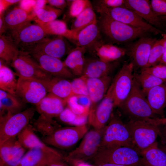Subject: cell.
<instances>
[{"label": "cell", "instance_id": "52", "mask_svg": "<svg viewBox=\"0 0 166 166\" xmlns=\"http://www.w3.org/2000/svg\"><path fill=\"white\" fill-rule=\"evenodd\" d=\"M4 13L0 14V35L3 34L7 30L4 18Z\"/></svg>", "mask_w": 166, "mask_h": 166}, {"label": "cell", "instance_id": "30", "mask_svg": "<svg viewBox=\"0 0 166 166\" xmlns=\"http://www.w3.org/2000/svg\"><path fill=\"white\" fill-rule=\"evenodd\" d=\"M25 104L16 95L0 90V117L6 114L13 115L22 112Z\"/></svg>", "mask_w": 166, "mask_h": 166}, {"label": "cell", "instance_id": "47", "mask_svg": "<svg viewBox=\"0 0 166 166\" xmlns=\"http://www.w3.org/2000/svg\"><path fill=\"white\" fill-rule=\"evenodd\" d=\"M150 2L152 10L157 16H166L165 0H152Z\"/></svg>", "mask_w": 166, "mask_h": 166}, {"label": "cell", "instance_id": "53", "mask_svg": "<svg viewBox=\"0 0 166 166\" xmlns=\"http://www.w3.org/2000/svg\"><path fill=\"white\" fill-rule=\"evenodd\" d=\"M100 166H124L121 165L110 163H102L99 164Z\"/></svg>", "mask_w": 166, "mask_h": 166}, {"label": "cell", "instance_id": "32", "mask_svg": "<svg viewBox=\"0 0 166 166\" xmlns=\"http://www.w3.org/2000/svg\"><path fill=\"white\" fill-rule=\"evenodd\" d=\"M143 166H166V152L157 142L140 152Z\"/></svg>", "mask_w": 166, "mask_h": 166}, {"label": "cell", "instance_id": "12", "mask_svg": "<svg viewBox=\"0 0 166 166\" xmlns=\"http://www.w3.org/2000/svg\"><path fill=\"white\" fill-rule=\"evenodd\" d=\"M105 128L101 129L93 128L88 131L79 146L65 157L81 161L94 158L100 148Z\"/></svg>", "mask_w": 166, "mask_h": 166}, {"label": "cell", "instance_id": "24", "mask_svg": "<svg viewBox=\"0 0 166 166\" xmlns=\"http://www.w3.org/2000/svg\"><path fill=\"white\" fill-rule=\"evenodd\" d=\"M118 64L117 61L106 62L99 58L85 59L82 76L86 78H98L109 76Z\"/></svg>", "mask_w": 166, "mask_h": 166}, {"label": "cell", "instance_id": "6", "mask_svg": "<svg viewBox=\"0 0 166 166\" xmlns=\"http://www.w3.org/2000/svg\"><path fill=\"white\" fill-rule=\"evenodd\" d=\"M125 125L136 148L140 152L156 142L158 126L147 120H130Z\"/></svg>", "mask_w": 166, "mask_h": 166}, {"label": "cell", "instance_id": "8", "mask_svg": "<svg viewBox=\"0 0 166 166\" xmlns=\"http://www.w3.org/2000/svg\"><path fill=\"white\" fill-rule=\"evenodd\" d=\"M88 131L86 124L80 126L60 127L49 135L43 136L42 141L49 146L67 149L76 144Z\"/></svg>", "mask_w": 166, "mask_h": 166}, {"label": "cell", "instance_id": "20", "mask_svg": "<svg viewBox=\"0 0 166 166\" xmlns=\"http://www.w3.org/2000/svg\"><path fill=\"white\" fill-rule=\"evenodd\" d=\"M125 7L135 12L148 24L159 29L163 24L152 10L148 0H125ZM160 30V29H159Z\"/></svg>", "mask_w": 166, "mask_h": 166}, {"label": "cell", "instance_id": "42", "mask_svg": "<svg viewBox=\"0 0 166 166\" xmlns=\"http://www.w3.org/2000/svg\"><path fill=\"white\" fill-rule=\"evenodd\" d=\"M69 6V17L75 18L82 12L88 6L91 5L88 0H66Z\"/></svg>", "mask_w": 166, "mask_h": 166}, {"label": "cell", "instance_id": "15", "mask_svg": "<svg viewBox=\"0 0 166 166\" xmlns=\"http://www.w3.org/2000/svg\"><path fill=\"white\" fill-rule=\"evenodd\" d=\"M114 107V100L110 85L106 94L99 104L94 109L90 110L88 122L93 128H104L111 118Z\"/></svg>", "mask_w": 166, "mask_h": 166}, {"label": "cell", "instance_id": "28", "mask_svg": "<svg viewBox=\"0 0 166 166\" xmlns=\"http://www.w3.org/2000/svg\"><path fill=\"white\" fill-rule=\"evenodd\" d=\"M28 150L16 166H47L53 157L60 153H50L38 148Z\"/></svg>", "mask_w": 166, "mask_h": 166}, {"label": "cell", "instance_id": "7", "mask_svg": "<svg viewBox=\"0 0 166 166\" xmlns=\"http://www.w3.org/2000/svg\"><path fill=\"white\" fill-rule=\"evenodd\" d=\"M35 110L32 107L14 114H6L0 117V146L7 140L17 137L29 124Z\"/></svg>", "mask_w": 166, "mask_h": 166}, {"label": "cell", "instance_id": "44", "mask_svg": "<svg viewBox=\"0 0 166 166\" xmlns=\"http://www.w3.org/2000/svg\"><path fill=\"white\" fill-rule=\"evenodd\" d=\"M141 71L150 74L166 81V64L160 63L152 66L142 68L141 69Z\"/></svg>", "mask_w": 166, "mask_h": 166}, {"label": "cell", "instance_id": "18", "mask_svg": "<svg viewBox=\"0 0 166 166\" xmlns=\"http://www.w3.org/2000/svg\"><path fill=\"white\" fill-rule=\"evenodd\" d=\"M30 53L48 74L67 79L73 77L74 75L60 59L38 53Z\"/></svg>", "mask_w": 166, "mask_h": 166}, {"label": "cell", "instance_id": "26", "mask_svg": "<svg viewBox=\"0 0 166 166\" xmlns=\"http://www.w3.org/2000/svg\"><path fill=\"white\" fill-rule=\"evenodd\" d=\"M145 96L154 113L164 118L166 107V81L150 89Z\"/></svg>", "mask_w": 166, "mask_h": 166}, {"label": "cell", "instance_id": "27", "mask_svg": "<svg viewBox=\"0 0 166 166\" xmlns=\"http://www.w3.org/2000/svg\"><path fill=\"white\" fill-rule=\"evenodd\" d=\"M17 138L26 149L38 148L50 153H56L58 151L41 141L35 134L32 127L29 124L20 133Z\"/></svg>", "mask_w": 166, "mask_h": 166}, {"label": "cell", "instance_id": "51", "mask_svg": "<svg viewBox=\"0 0 166 166\" xmlns=\"http://www.w3.org/2000/svg\"><path fill=\"white\" fill-rule=\"evenodd\" d=\"M161 35L163 40L164 52L160 63L166 64V33H163Z\"/></svg>", "mask_w": 166, "mask_h": 166}, {"label": "cell", "instance_id": "55", "mask_svg": "<svg viewBox=\"0 0 166 166\" xmlns=\"http://www.w3.org/2000/svg\"></svg>", "mask_w": 166, "mask_h": 166}, {"label": "cell", "instance_id": "29", "mask_svg": "<svg viewBox=\"0 0 166 166\" xmlns=\"http://www.w3.org/2000/svg\"><path fill=\"white\" fill-rule=\"evenodd\" d=\"M42 82L48 93L66 101L72 95L71 81L67 79L53 76L49 80Z\"/></svg>", "mask_w": 166, "mask_h": 166}, {"label": "cell", "instance_id": "41", "mask_svg": "<svg viewBox=\"0 0 166 166\" xmlns=\"http://www.w3.org/2000/svg\"><path fill=\"white\" fill-rule=\"evenodd\" d=\"M164 52L163 39L157 40L151 50L148 62L145 68L152 66L159 63Z\"/></svg>", "mask_w": 166, "mask_h": 166}, {"label": "cell", "instance_id": "22", "mask_svg": "<svg viewBox=\"0 0 166 166\" xmlns=\"http://www.w3.org/2000/svg\"><path fill=\"white\" fill-rule=\"evenodd\" d=\"M4 18L7 30L14 31L27 23L36 19L33 11L24 9L17 6L4 14Z\"/></svg>", "mask_w": 166, "mask_h": 166}, {"label": "cell", "instance_id": "45", "mask_svg": "<svg viewBox=\"0 0 166 166\" xmlns=\"http://www.w3.org/2000/svg\"><path fill=\"white\" fill-rule=\"evenodd\" d=\"M94 2L96 4L94 8L125 7V0H99Z\"/></svg>", "mask_w": 166, "mask_h": 166}, {"label": "cell", "instance_id": "16", "mask_svg": "<svg viewBox=\"0 0 166 166\" xmlns=\"http://www.w3.org/2000/svg\"><path fill=\"white\" fill-rule=\"evenodd\" d=\"M65 38L60 36L52 38L46 37L28 53H40L60 59L72 49Z\"/></svg>", "mask_w": 166, "mask_h": 166}, {"label": "cell", "instance_id": "14", "mask_svg": "<svg viewBox=\"0 0 166 166\" xmlns=\"http://www.w3.org/2000/svg\"><path fill=\"white\" fill-rule=\"evenodd\" d=\"M47 93L45 87L40 81L18 77L15 95L25 103L36 106Z\"/></svg>", "mask_w": 166, "mask_h": 166}, {"label": "cell", "instance_id": "48", "mask_svg": "<svg viewBox=\"0 0 166 166\" xmlns=\"http://www.w3.org/2000/svg\"><path fill=\"white\" fill-rule=\"evenodd\" d=\"M65 157L61 153L53 157L47 166H67L63 162Z\"/></svg>", "mask_w": 166, "mask_h": 166}, {"label": "cell", "instance_id": "43", "mask_svg": "<svg viewBox=\"0 0 166 166\" xmlns=\"http://www.w3.org/2000/svg\"><path fill=\"white\" fill-rule=\"evenodd\" d=\"M71 84L72 96L81 95L89 96L86 78L81 76L74 79L71 81Z\"/></svg>", "mask_w": 166, "mask_h": 166}, {"label": "cell", "instance_id": "11", "mask_svg": "<svg viewBox=\"0 0 166 166\" xmlns=\"http://www.w3.org/2000/svg\"><path fill=\"white\" fill-rule=\"evenodd\" d=\"M11 32L10 36L20 50L28 52L47 35L40 26L31 22Z\"/></svg>", "mask_w": 166, "mask_h": 166}, {"label": "cell", "instance_id": "33", "mask_svg": "<svg viewBox=\"0 0 166 166\" xmlns=\"http://www.w3.org/2000/svg\"><path fill=\"white\" fill-rule=\"evenodd\" d=\"M19 50L10 35L0 36V58L5 63L10 65Z\"/></svg>", "mask_w": 166, "mask_h": 166}, {"label": "cell", "instance_id": "2", "mask_svg": "<svg viewBox=\"0 0 166 166\" xmlns=\"http://www.w3.org/2000/svg\"><path fill=\"white\" fill-rule=\"evenodd\" d=\"M118 107L130 120H146L158 118L134 77L130 92Z\"/></svg>", "mask_w": 166, "mask_h": 166}, {"label": "cell", "instance_id": "25", "mask_svg": "<svg viewBox=\"0 0 166 166\" xmlns=\"http://www.w3.org/2000/svg\"><path fill=\"white\" fill-rule=\"evenodd\" d=\"M94 53L101 60L106 62L116 61L127 53V49L112 44L104 43L101 40L93 47Z\"/></svg>", "mask_w": 166, "mask_h": 166}, {"label": "cell", "instance_id": "38", "mask_svg": "<svg viewBox=\"0 0 166 166\" xmlns=\"http://www.w3.org/2000/svg\"><path fill=\"white\" fill-rule=\"evenodd\" d=\"M133 77L140 85L145 96L150 89L166 81L150 74L141 71L139 73H133Z\"/></svg>", "mask_w": 166, "mask_h": 166}, {"label": "cell", "instance_id": "5", "mask_svg": "<svg viewBox=\"0 0 166 166\" xmlns=\"http://www.w3.org/2000/svg\"><path fill=\"white\" fill-rule=\"evenodd\" d=\"M122 146L136 149L125 124L118 117L112 114L105 128L100 148Z\"/></svg>", "mask_w": 166, "mask_h": 166}, {"label": "cell", "instance_id": "21", "mask_svg": "<svg viewBox=\"0 0 166 166\" xmlns=\"http://www.w3.org/2000/svg\"><path fill=\"white\" fill-rule=\"evenodd\" d=\"M86 81L89 97L91 102L90 109H93L106 94L111 83V78L107 76L98 78H86Z\"/></svg>", "mask_w": 166, "mask_h": 166}, {"label": "cell", "instance_id": "19", "mask_svg": "<svg viewBox=\"0 0 166 166\" xmlns=\"http://www.w3.org/2000/svg\"><path fill=\"white\" fill-rule=\"evenodd\" d=\"M26 149L17 137L7 140L0 146V166H16L26 153Z\"/></svg>", "mask_w": 166, "mask_h": 166}, {"label": "cell", "instance_id": "34", "mask_svg": "<svg viewBox=\"0 0 166 166\" xmlns=\"http://www.w3.org/2000/svg\"><path fill=\"white\" fill-rule=\"evenodd\" d=\"M4 62L0 61V89L12 94L15 95L17 88L18 79L16 77L17 75L10 68L4 64Z\"/></svg>", "mask_w": 166, "mask_h": 166}, {"label": "cell", "instance_id": "3", "mask_svg": "<svg viewBox=\"0 0 166 166\" xmlns=\"http://www.w3.org/2000/svg\"><path fill=\"white\" fill-rule=\"evenodd\" d=\"M97 21L100 31L112 42L121 43L145 36L146 31L116 20L108 15L100 13Z\"/></svg>", "mask_w": 166, "mask_h": 166}, {"label": "cell", "instance_id": "49", "mask_svg": "<svg viewBox=\"0 0 166 166\" xmlns=\"http://www.w3.org/2000/svg\"><path fill=\"white\" fill-rule=\"evenodd\" d=\"M46 3L57 9L63 10L67 5L66 1L64 0H46Z\"/></svg>", "mask_w": 166, "mask_h": 166}, {"label": "cell", "instance_id": "39", "mask_svg": "<svg viewBox=\"0 0 166 166\" xmlns=\"http://www.w3.org/2000/svg\"><path fill=\"white\" fill-rule=\"evenodd\" d=\"M62 122L72 126H80L86 124L88 116L78 115L67 106L57 117Z\"/></svg>", "mask_w": 166, "mask_h": 166}, {"label": "cell", "instance_id": "10", "mask_svg": "<svg viewBox=\"0 0 166 166\" xmlns=\"http://www.w3.org/2000/svg\"><path fill=\"white\" fill-rule=\"evenodd\" d=\"M99 13L105 14L113 19L136 28L143 29L155 34L163 33V31L146 22L132 10L125 7L95 8Z\"/></svg>", "mask_w": 166, "mask_h": 166}, {"label": "cell", "instance_id": "46", "mask_svg": "<svg viewBox=\"0 0 166 166\" xmlns=\"http://www.w3.org/2000/svg\"><path fill=\"white\" fill-rule=\"evenodd\" d=\"M154 123L157 125L159 130L160 136L162 143L164 145V149H162L166 152V118H157L154 120Z\"/></svg>", "mask_w": 166, "mask_h": 166}, {"label": "cell", "instance_id": "17", "mask_svg": "<svg viewBox=\"0 0 166 166\" xmlns=\"http://www.w3.org/2000/svg\"><path fill=\"white\" fill-rule=\"evenodd\" d=\"M156 40V38L144 36L130 45L127 53L134 68L135 67L141 69L146 67L151 50Z\"/></svg>", "mask_w": 166, "mask_h": 166}, {"label": "cell", "instance_id": "4", "mask_svg": "<svg viewBox=\"0 0 166 166\" xmlns=\"http://www.w3.org/2000/svg\"><path fill=\"white\" fill-rule=\"evenodd\" d=\"M94 158L99 164L110 163L124 166H142L140 152L130 147L100 148Z\"/></svg>", "mask_w": 166, "mask_h": 166}, {"label": "cell", "instance_id": "40", "mask_svg": "<svg viewBox=\"0 0 166 166\" xmlns=\"http://www.w3.org/2000/svg\"><path fill=\"white\" fill-rule=\"evenodd\" d=\"M63 10L57 9L49 5H45L36 12V19L47 22L56 20L62 13Z\"/></svg>", "mask_w": 166, "mask_h": 166}, {"label": "cell", "instance_id": "31", "mask_svg": "<svg viewBox=\"0 0 166 166\" xmlns=\"http://www.w3.org/2000/svg\"><path fill=\"white\" fill-rule=\"evenodd\" d=\"M86 51L84 47L76 46L70 50L64 61L73 75L82 76L85 61L84 54Z\"/></svg>", "mask_w": 166, "mask_h": 166}, {"label": "cell", "instance_id": "35", "mask_svg": "<svg viewBox=\"0 0 166 166\" xmlns=\"http://www.w3.org/2000/svg\"><path fill=\"white\" fill-rule=\"evenodd\" d=\"M67 106L76 114L89 116L91 105L89 96L73 95L66 100Z\"/></svg>", "mask_w": 166, "mask_h": 166}, {"label": "cell", "instance_id": "50", "mask_svg": "<svg viewBox=\"0 0 166 166\" xmlns=\"http://www.w3.org/2000/svg\"><path fill=\"white\" fill-rule=\"evenodd\" d=\"M0 14L4 13V11L9 6L20 3L21 0H0Z\"/></svg>", "mask_w": 166, "mask_h": 166}, {"label": "cell", "instance_id": "54", "mask_svg": "<svg viewBox=\"0 0 166 166\" xmlns=\"http://www.w3.org/2000/svg\"><path fill=\"white\" fill-rule=\"evenodd\" d=\"M165 1L166 2V0H165Z\"/></svg>", "mask_w": 166, "mask_h": 166}, {"label": "cell", "instance_id": "13", "mask_svg": "<svg viewBox=\"0 0 166 166\" xmlns=\"http://www.w3.org/2000/svg\"><path fill=\"white\" fill-rule=\"evenodd\" d=\"M134 69L132 62L124 63L111 82L110 86L114 107H118L130 92L133 79Z\"/></svg>", "mask_w": 166, "mask_h": 166}, {"label": "cell", "instance_id": "9", "mask_svg": "<svg viewBox=\"0 0 166 166\" xmlns=\"http://www.w3.org/2000/svg\"><path fill=\"white\" fill-rule=\"evenodd\" d=\"M10 65L18 77L34 79L42 82L53 77L45 72L35 59L26 51L19 50Z\"/></svg>", "mask_w": 166, "mask_h": 166}, {"label": "cell", "instance_id": "37", "mask_svg": "<svg viewBox=\"0 0 166 166\" xmlns=\"http://www.w3.org/2000/svg\"><path fill=\"white\" fill-rule=\"evenodd\" d=\"M36 23L40 26L47 35L62 36L69 39L73 34V31L67 28L64 21L55 20L51 22H43L36 19Z\"/></svg>", "mask_w": 166, "mask_h": 166}, {"label": "cell", "instance_id": "23", "mask_svg": "<svg viewBox=\"0 0 166 166\" xmlns=\"http://www.w3.org/2000/svg\"><path fill=\"white\" fill-rule=\"evenodd\" d=\"M101 40L97 20L80 31L71 41L76 46L84 47L92 53L94 46Z\"/></svg>", "mask_w": 166, "mask_h": 166}, {"label": "cell", "instance_id": "36", "mask_svg": "<svg viewBox=\"0 0 166 166\" xmlns=\"http://www.w3.org/2000/svg\"><path fill=\"white\" fill-rule=\"evenodd\" d=\"M97 21L96 14L91 4L74 18L70 30L74 33L75 37L82 30Z\"/></svg>", "mask_w": 166, "mask_h": 166}, {"label": "cell", "instance_id": "1", "mask_svg": "<svg viewBox=\"0 0 166 166\" xmlns=\"http://www.w3.org/2000/svg\"><path fill=\"white\" fill-rule=\"evenodd\" d=\"M66 101L48 93L36 105L40 116L34 126L40 132L46 134L54 130L58 125L53 118L57 117L66 107Z\"/></svg>", "mask_w": 166, "mask_h": 166}]
</instances>
